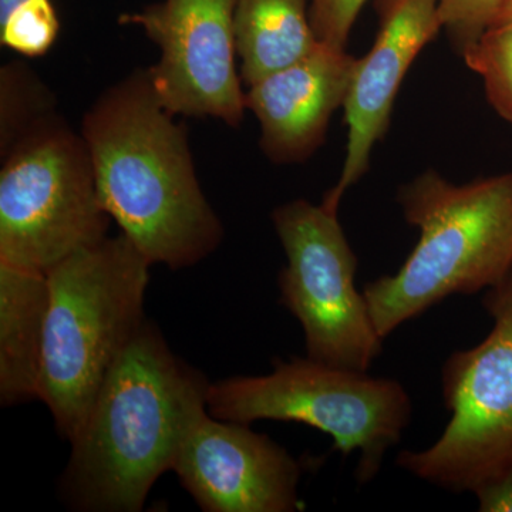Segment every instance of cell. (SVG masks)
<instances>
[{
	"label": "cell",
	"mask_w": 512,
	"mask_h": 512,
	"mask_svg": "<svg viewBox=\"0 0 512 512\" xmlns=\"http://www.w3.org/2000/svg\"><path fill=\"white\" fill-rule=\"evenodd\" d=\"M505 15H512V0H508L507 10H505L504 16Z\"/></svg>",
	"instance_id": "obj_22"
},
{
	"label": "cell",
	"mask_w": 512,
	"mask_h": 512,
	"mask_svg": "<svg viewBox=\"0 0 512 512\" xmlns=\"http://www.w3.org/2000/svg\"><path fill=\"white\" fill-rule=\"evenodd\" d=\"M56 113L55 97L35 70L23 62L0 70V154L40 121Z\"/></svg>",
	"instance_id": "obj_15"
},
{
	"label": "cell",
	"mask_w": 512,
	"mask_h": 512,
	"mask_svg": "<svg viewBox=\"0 0 512 512\" xmlns=\"http://www.w3.org/2000/svg\"><path fill=\"white\" fill-rule=\"evenodd\" d=\"M461 56L483 79L493 109L512 124V15H505Z\"/></svg>",
	"instance_id": "obj_16"
},
{
	"label": "cell",
	"mask_w": 512,
	"mask_h": 512,
	"mask_svg": "<svg viewBox=\"0 0 512 512\" xmlns=\"http://www.w3.org/2000/svg\"><path fill=\"white\" fill-rule=\"evenodd\" d=\"M151 265L120 232L76 252L46 275L39 399L64 440L76 436L111 366L146 322Z\"/></svg>",
	"instance_id": "obj_4"
},
{
	"label": "cell",
	"mask_w": 512,
	"mask_h": 512,
	"mask_svg": "<svg viewBox=\"0 0 512 512\" xmlns=\"http://www.w3.org/2000/svg\"><path fill=\"white\" fill-rule=\"evenodd\" d=\"M60 32L52 0H25L0 20V43L23 57L45 56Z\"/></svg>",
	"instance_id": "obj_17"
},
{
	"label": "cell",
	"mask_w": 512,
	"mask_h": 512,
	"mask_svg": "<svg viewBox=\"0 0 512 512\" xmlns=\"http://www.w3.org/2000/svg\"><path fill=\"white\" fill-rule=\"evenodd\" d=\"M448 39L463 55L504 18L508 0H437Z\"/></svg>",
	"instance_id": "obj_18"
},
{
	"label": "cell",
	"mask_w": 512,
	"mask_h": 512,
	"mask_svg": "<svg viewBox=\"0 0 512 512\" xmlns=\"http://www.w3.org/2000/svg\"><path fill=\"white\" fill-rule=\"evenodd\" d=\"M379 32L366 56L357 59L346 97L348 147L338 184L323 204L339 210L343 195L369 170L377 141L389 128L394 100L416 57L437 33L443 20L437 0H377Z\"/></svg>",
	"instance_id": "obj_11"
},
{
	"label": "cell",
	"mask_w": 512,
	"mask_h": 512,
	"mask_svg": "<svg viewBox=\"0 0 512 512\" xmlns=\"http://www.w3.org/2000/svg\"><path fill=\"white\" fill-rule=\"evenodd\" d=\"M397 201L420 239L397 274L363 289L383 340L448 296L487 291L512 271V173L457 185L429 170Z\"/></svg>",
	"instance_id": "obj_3"
},
{
	"label": "cell",
	"mask_w": 512,
	"mask_h": 512,
	"mask_svg": "<svg viewBox=\"0 0 512 512\" xmlns=\"http://www.w3.org/2000/svg\"><path fill=\"white\" fill-rule=\"evenodd\" d=\"M356 62L346 49L319 43L248 86L245 104L259 121V147L272 163H303L322 146L333 113L345 106Z\"/></svg>",
	"instance_id": "obj_12"
},
{
	"label": "cell",
	"mask_w": 512,
	"mask_h": 512,
	"mask_svg": "<svg viewBox=\"0 0 512 512\" xmlns=\"http://www.w3.org/2000/svg\"><path fill=\"white\" fill-rule=\"evenodd\" d=\"M367 0H311L309 16L316 39L323 45L346 49L350 32Z\"/></svg>",
	"instance_id": "obj_19"
},
{
	"label": "cell",
	"mask_w": 512,
	"mask_h": 512,
	"mask_svg": "<svg viewBox=\"0 0 512 512\" xmlns=\"http://www.w3.org/2000/svg\"><path fill=\"white\" fill-rule=\"evenodd\" d=\"M82 133L55 113L2 154L0 262L49 274L109 237Z\"/></svg>",
	"instance_id": "obj_6"
},
{
	"label": "cell",
	"mask_w": 512,
	"mask_h": 512,
	"mask_svg": "<svg viewBox=\"0 0 512 512\" xmlns=\"http://www.w3.org/2000/svg\"><path fill=\"white\" fill-rule=\"evenodd\" d=\"M22 2L25 0H0V20L6 18Z\"/></svg>",
	"instance_id": "obj_21"
},
{
	"label": "cell",
	"mask_w": 512,
	"mask_h": 512,
	"mask_svg": "<svg viewBox=\"0 0 512 512\" xmlns=\"http://www.w3.org/2000/svg\"><path fill=\"white\" fill-rule=\"evenodd\" d=\"M483 306L493 329L441 372L446 429L433 446L397 457L403 470L456 493H473L512 466V271L485 291Z\"/></svg>",
	"instance_id": "obj_7"
},
{
	"label": "cell",
	"mask_w": 512,
	"mask_h": 512,
	"mask_svg": "<svg viewBox=\"0 0 512 512\" xmlns=\"http://www.w3.org/2000/svg\"><path fill=\"white\" fill-rule=\"evenodd\" d=\"M80 133L104 210L151 264L178 271L220 247L224 225L202 192L187 128L158 99L148 69L100 94Z\"/></svg>",
	"instance_id": "obj_1"
},
{
	"label": "cell",
	"mask_w": 512,
	"mask_h": 512,
	"mask_svg": "<svg viewBox=\"0 0 512 512\" xmlns=\"http://www.w3.org/2000/svg\"><path fill=\"white\" fill-rule=\"evenodd\" d=\"M248 426L198 413L174 461L181 485L202 511H301L298 461Z\"/></svg>",
	"instance_id": "obj_10"
},
{
	"label": "cell",
	"mask_w": 512,
	"mask_h": 512,
	"mask_svg": "<svg viewBox=\"0 0 512 512\" xmlns=\"http://www.w3.org/2000/svg\"><path fill=\"white\" fill-rule=\"evenodd\" d=\"M234 12L235 0H161L119 16L120 25L140 28L160 49L148 73L174 116L241 126L247 104Z\"/></svg>",
	"instance_id": "obj_9"
},
{
	"label": "cell",
	"mask_w": 512,
	"mask_h": 512,
	"mask_svg": "<svg viewBox=\"0 0 512 512\" xmlns=\"http://www.w3.org/2000/svg\"><path fill=\"white\" fill-rule=\"evenodd\" d=\"M309 3L311 0H235V37L244 84L251 86L319 45Z\"/></svg>",
	"instance_id": "obj_14"
},
{
	"label": "cell",
	"mask_w": 512,
	"mask_h": 512,
	"mask_svg": "<svg viewBox=\"0 0 512 512\" xmlns=\"http://www.w3.org/2000/svg\"><path fill=\"white\" fill-rule=\"evenodd\" d=\"M210 382L144 322L101 384L70 441L62 478L76 511L137 512L165 471H173L191 421L207 409Z\"/></svg>",
	"instance_id": "obj_2"
},
{
	"label": "cell",
	"mask_w": 512,
	"mask_h": 512,
	"mask_svg": "<svg viewBox=\"0 0 512 512\" xmlns=\"http://www.w3.org/2000/svg\"><path fill=\"white\" fill-rule=\"evenodd\" d=\"M478 500V511L512 512V466L473 491Z\"/></svg>",
	"instance_id": "obj_20"
},
{
	"label": "cell",
	"mask_w": 512,
	"mask_h": 512,
	"mask_svg": "<svg viewBox=\"0 0 512 512\" xmlns=\"http://www.w3.org/2000/svg\"><path fill=\"white\" fill-rule=\"evenodd\" d=\"M49 285L47 276L0 262V403L39 399Z\"/></svg>",
	"instance_id": "obj_13"
},
{
	"label": "cell",
	"mask_w": 512,
	"mask_h": 512,
	"mask_svg": "<svg viewBox=\"0 0 512 512\" xmlns=\"http://www.w3.org/2000/svg\"><path fill=\"white\" fill-rule=\"evenodd\" d=\"M211 416L235 423L295 421L329 434L333 450L359 453L357 483L377 476L390 447L412 419V400L392 379L326 365L311 357L274 360L265 376H235L210 383Z\"/></svg>",
	"instance_id": "obj_5"
},
{
	"label": "cell",
	"mask_w": 512,
	"mask_h": 512,
	"mask_svg": "<svg viewBox=\"0 0 512 512\" xmlns=\"http://www.w3.org/2000/svg\"><path fill=\"white\" fill-rule=\"evenodd\" d=\"M338 211L295 200L272 212L288 261L278 278L281 303L301 323L308 357L367 372L383 339L356 289L357 258Z\"/></svg>",
	"instance_id": "obj_8"
}]
</instances>
